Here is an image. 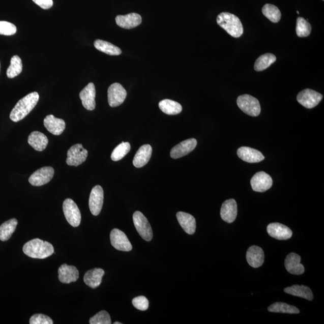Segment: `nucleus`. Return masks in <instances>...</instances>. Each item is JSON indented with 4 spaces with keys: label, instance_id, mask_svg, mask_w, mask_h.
<instances>
[{
    "label": "nucleus",
    "instance_id": "obj_18",
    "mask_svg": "<svg viewBox=\"0 0 324 324\" xmlns=\"http://www.w3.org/2000/svg\"><path fill=\"white\" fill-rule=\"evenodd\" d=\"M115 21L116 24L121 28L132 29L141 24L142 18L138 13H132L126 15L116 16Z\"/></svg>",
    "mask_w": 324,
    "mask_h": 324
},
{
    "label": "nucleus",
    "instance_id": "obj_22",
    "mask_svg": "<svg viewBox=\"0 0 324 324\" xmlns=\"http://www.w3.org/2000/svg\"><path fill=\"white\" fill-rule=\"evenodd\" d=\"M264 253L259 246L250 247L246 253V259L250 266L253 268H258L264 262Z\"/></svg>",
    "mask_w": 324,
    "mask_h": 324
},
{
    "label": "nucleus",
    "instance_id": "obj_9",
    "mask_svg": "<svg viewBox=\"0 0 324 324\" xmlns=\"http://www.w3.org/2000/svg\"><path fill=\"white\" fill-rule=\"evenodd\" d=\"M54 175V169L51 166H45L37 170L30 176L29 183L34 186H41L48 183Z\"/></svg>",
    "mask_w": 324,
    "mask_h": 324
},
{
    "label": "nucleus",
    "instance_id": "obj_5",
    "mask_svg": "<svg viewBox=\"0 0 324 324\" xmlns=\"http://www.w3.org/2000/svg\"><path fill=\"white\" fill-rule=\"evenodd\" d=\"M133 223L137 231L142 238L146 242L153 239V230L146 217L141 212L137 211L133 215Z\"/></svg>",
    "mask_w": 324,
    "mask_h": 324
},
{
    "label": "nucleus",
    "instance_id": "obj_31",
    "mask_svg": "<svg viewBox=\"0 0 324 324\" xmlns=\"http://www.w3.org/2000/svg\"><path fill=\"white\" fill-rule=\"evenodd\" d=\"M18 225V220L16 219H12L3 223L0 226V240L3 242L7 241L15 232L16 226Z\"/></svg>",
    "mask_w": 324,
    "mask_h": 324
},
{
    "label": "nucleus",
    "instance_id": "obj_29",
    "mask_svg": "<svg viewBox=\"0 0 324 324\" xmlns=\"http://www.w3.org/2000/svg\"><path fill=\"white\" fill-rule=\"evenodd\" d=\"M159 106L163 112L168 115H176L182 111V105L172 100H163L159 102Z\"/></svg>",
    "mask_w": 324,
    "mask_h": 324
},
{
    "label": "nucleus",
    "instance_id": "obj_17",
    "mask_svg": "<svg viewBox=\"0 0 324 324\" xmlns=\"http://www.w3.org/2000/svg\"><path fill=\"white\" fill-rule=\"evenodd\" d=\"M237 155L243 161L250 163H258L265 159V157L258 150L248 146L239 148L237 150Z\"/></svg>",
    "mask_w": 324,
    "mask_h": 324
},
{
    "label": "nucleus",
    "instance_id": "obj_28",
    "mask_svg": "<svg viewBox=\"0 0 324 324\" xmlns=\"http://www.w3.org/2000/svg\"><path fill=\"white\" fill-rule=\"evenodd\" d=\"M285 292L293 296L301 297L307 300L312 301L313 300V293L309 287L302 285H293L288 287L284 289Z\"/></svg>",
    "mask_w": 324,
    "mask_h": 324
},
{
    "label": "nucleus",
    "instance_id": "obj_3",
    "mask_svg": "<svg viewBox=\"0 0 324 324\" xmlns=\"http://www.w3.org/2000/svg\"><path fill=\"white\" fill-rule=\"evenodd\" d=\"M217 23L233 38H238L243 34V26L237 16L228 12H222L218 16Z\"/></svg>",
    "mask_w": 324,
    "mask_h": 324
},
{
    "label": "nucleus",
    "instance_id": "obj_12",
    "mask_svg": "<svg viewBox=\"0 0 324 324\" xmlns=\"http://www.w3.org/2000/svg\"><path fill=\"white\" fill-rule=\"evenodd\" d=\"M250 184L254 191L264 192L272 188L273 180L265 172H258L253 176Z\"/></svg>",
    "mask_w": 324,
    "mask_h": 324
},
{
    "label": "nucleus",
    "instance_id": "obj_45",
    "mask_svg": "<svg viewBox=\"0 0 324 324\" xmlns=\"http://www.w3.org/2000/svg\"><path fill=\"white\" fill-rule=\"evenodd\" d=\"M297 14H299V11H297Z\"/></svg>",
    "mask_w": 324,
    "mask_h": 324
},
{
    "label": "nucleus",
    "instance_id": "obj_6",
    "mask_svg": "<svg viewBox=\"0 0 324 324\" xmlns=\"http://www.w3.org/2000/svg\"><path fill=\"white\" fill-rule=\"evenodd\" d=\"M67 221L73 227L79 226L81 221V212L76 203L71 199H66L63 205Z\"/></svg>",
    "mask_w": 324,
    "mask_h": 324
},
{
    "label": "nucleus",
    "instance_id": "obj_33",
    "mask_svg": "<svg viewBox=\"0 0 324 324\" xmlns=\"http://www.w3.org/2000/svg\"><path fill=\"white\" fill-rule=\"evenodd\" d=\"M270 312L299 314L300 310L296 307L284 303H275L268 307Z\"/></svg>",
    "mask_w": 324,
    "mask_h": 324
},
{
    "label": "nucleus",
    "instance_id": "obj_19",
    "mask_svg": "<svg viewBox=\"0 0 324 324\" xmlns=\"http://www.w3.org/2000/svg\"><path fill=\"white\" fill-rule=\"evenodd\" d=\"M79 272L75 266L63 264L58 269V279L63 283L75 282L79 278Z\"/></svg>",
    "mask_w": 324,
    "mask_h": 324
},
{
    "label": "nucleus",
    "instance_id": "obj_43",
    "mask_svg": "<svg viewBox=\"0 0 324 324\" xmlns=\"http://www.w3.org/2000/svg\"><path fill=\"white\" fill-rule=\"evenodd\" d=\"M114 324H122V323H120L119 322H114Z\"/></svg>",
    "mask_w": 324,
    "mask_h": 324
},
{
    "label": "nucleus",
    "instance_id": "obj_26",
    "mask_svg": "<svg viewBox=\"0 0 324 324\" xmlns=\"http://www.w3.org/2000/svg\"><path fill=\"white\" fill-rule=\"evenodd\" d=\"M105 275V271L102 269H95L89 270L83 277V281L90 288H98L102 283V277Z\"/></svg>",
    "mask_w": 324,
    "mask_h": 324
},
{
    "label": "nucleus",
    "instance_id": "obj_38",
    "mask_svg": "<svg viewBox=\"0 0 324 324\" xmlns=\"http://www.w3.org/2000/svg\"><path fill=\"white\" fill-rule=\"evenodd\" d=\"M90 324H111V319L109 314L102 310L90 319Z\"/></svg>",
    "mask_w": 324,
    "mask_h": 324
},
{
    "label": "nucleus",
    "instance_id": "obj_4",
    "mask_svg": "<svg viewBox=\"0 0 324 324\" xmlns=\"http://www.w3.org/2000/svg\"><path fill=\"white\" fill-rule=\"evenodd\" d=\"M237 103L239 108L250 116H258L261 111L258 100L249 95L239 96Z\"/></svg>",
    "mask_w": 324,
    "mask_h": 324
},
{
    "label": "nucleus",
    "instance_id": "obj_11",
    "mask_svg": "<svg viewBox=\"0 0 324 324\" xmlns=\"http://www.w3.org/2000/svg\"><path fill=\"white\" fill-rule=\"evenodd\" d=\"M110 239L112 246L120 251L129 252L132 249L131 243L125 233L118 229L112 230L110 234Z\"/></svg>",
    "mask_w": 324,
    "mask_h": 324
},
{
    "label": "nucleus",
    "instance_id": "obj_25",
    "mask_svg": "<svg viewBox=\"0 0 324 324\" xmlns=\"http://www.w3.org/2000/svg\"><path fill=\"white\" fill-rule=\"evenodd\" d=\"M176 216L180 226L187 233L192 235L195 232L196 223L194 217L182 212L177 213Z\"/></svg>",
    "mask_w": 324,
    "mask_h": 324
},
{
    "label": "nucleus",
    "instance_id": "obj_23",
    "mask_svg": "<svg viewBox=\"0 0 324 324\" xmlns=\"http://www.w3.org/2000/svg\"><path fill=\"white\" fill-rule=\"evenodd\" d=\"M44 126L52 134L60 135L65 130L66 123L62 119L56 118L53 115H49L44 119Z\"/></svg>",
    "mask_w": 324,
    "mask_h": 324
},
{
    "label": "nucleus",
    "instance_id": "obj_39",
    "mask_svg": "<svg viewBox=\"0 0 324 324\" xmlns=\"http://www.w3.org/2000/svg\"><path fill=\"white\" fill-rule=\"evenodd\" d=\"M17 31L16 26L11 22L0 21V35L5 36L14 35Z\"/></svg>",
    "mask_w": 324,
    "mask_h": 324
},
{
    "label": "nucleus",
    "instance_id": "obj_8",
    "mask_svg": "<svg viewBox=\"0 0 324 324\" xmlns=\"http://www.w3.org/2000/svg\"><path fill=\"white\" fill-rule=\"evenodd\" d=\"M67 155V164L69 166H78L85 161L87 158L88 151L83 149L81 143H77L70 148Z\"/></svg>",
    "mask_w": 324,
    "mask_h": 324
},
{
    "label": "nucleus",
    "instance_id": "obj_35",
    "mask_svg": "<svg viewBox=\"0 0 324 324\" xmlns=\"http://www.w3.org/2000/svg\"><path fill=\"white\" fill-rule=\"evenodd\" d=\"M263 15L272 22H278L281 18V13L276 6L273 5L267 4L263 7Z\"/></svg>",
    "mask_w": 324,
    "mask_h": 324
},
{
    "label": "nucleus",
    "instance_id": "obj_30",
    "mask_svg": "<svg viewBox=\"0 0 324 324\" xmlns=\"http://www.w3.org/2000/svg\"><path fill=\"white\" fill-rule=\"evenodd\" d=\"M95 47L99 51L104 52L109 55H119L122 53V50L112 43L102 40H96L94 43Z\"/></svg>",
    "mask_w": 324,
    "mask_h": 324
},
{
    "label": "nucleus",
    "instance_id": "obj_14",
    "mask_svg": "<svg viewBox=\"0 0 324 324\" xmlns=\"http://www.w3.org/2000/svg\"><path fill=\"white\" fill-rule=\"evenodd\" d=\"M197 141L194 138L185 140L172 149L170 155L172 159H177L188 155L196 148Z\"/></svg>",
    "mask_w": 324,
    "mask_h": 324
},
{
    "label": "nucleus",
    "instance_id": "obj_32",
    "mask_svg": "<svg viewBox=\"0 0 324 324\" xmlns=\"http://www.w3.org/2000/svg\"><path fill=\"white\" fill-rule=\"evenodd\" d=\"M276 57L272 53H266L256 60L254 69L257 72L264 71L276 62Z\"/></svg>",
    "mask_w": 324,
    "mask_h": 324
},
{
    "label": "nucleus",
    "instance_id": "obj_37",
    "mask_svg": "<svg viewBox=\"0 0 324 324\" xmlns=\"http://www.w3.org/2000/svg\"><path fill=\"white\" fill-rule=\"evenodd\" d=\"M130 150V143L128 142H123L113 150L111 154V159L114 162L119 161L128 155Z\"/></svg>",
    "mask_w": 324,
    "mask_h": 324
},
{
    "label": "nucleus",
    "instance_id": "obj_40",
    "mask_svg": "<svg viewBox=\"0 0 324 324\" xmlns=\"http://www.w3.org/2000/svg\"><path fill=\"white\" fill-rule=\"evenodd\" d=\"M132 305L136 309L141 310V311H145L149 309V302L145 297L139 296L133 299Z\"/></svg>",
    "mask_w": 324,
    "mask_h": 324
},
{
    "label": "nucleus",
    "instance_id": "obj_24",
    "mask_svg": "<svg viewBox=\"0 0 324 324\" xmlns=\"http://www.w3.org/2000/svg\"><path fill=\"white\" fill-rule=\"evenodd\" d=\"M152 146L149 144L143 145L137 152L133 160V164L136 168H142L148 164L152 155Z\"/></svg>",
    "mask_w": 324,
    "mask_h": 324
},
{
    "label": "nucleus",
    "instance_id": "obj_27",
    "mask_svg": "<svg viewBox=\"0 0 324 324\" xmlns=\"http://www.w3.org/2000/svg\"><path fill=\"white\" fill-rule=\"evenodd\" d=\"M48 139L43 133L35 131L30 133L28 142L36 151L42 152L48 145Z\"/></svg>",
    "mask_w": 324,
    "mask_h": 324
},
{
    "label": "nucleus",
    "instance_id": "obj_15",
    "mask_svg": "<svg viewBox=\"0 0 324 324\" xmlns=\"http://www.w3.org/2000/svg\"><path fill=\"white\" fill-rule=\"evenodd\" d=\"M82 105L89 111H93L96 108V89L94 83H89L79 93Z\"/></svg>",
    "mask_w": 324,
    "mask_h": 324
},
{
    "label": "nucleus",
    "instance_id": "obj_20",
    "mask_svg": "<svg viewBox=\"0 0 324 324\" xmlns=\"http://www.w3.org/2000/svg\"><path fill=\"white\" fill-rule=\"evenodd\" d=\"M301 257L294 253H289L285 260V268L289 273L301 275L305 273V267L300 263Z\"/></svg>",
    "mask_w": 324,
    "mask_h": 324
},
{
    "label": "nucleus",
    "instance_id": "obj_16",
    "mask_svg": "<svg viewBox=\"0 0 324 324\" xmlns=\"http://www.w3.org/2000/svg\"><path fill=\"white\" fill-rule=\"evenodd\" d=\"M267 232L273 238L279 240H288L292 235L291 229L279 223H270L267 226Z\"/></svg>",
    "mask_w": 324,
    "mask_h": 324
},
{
    "label": "nucleus",
    "instance_id": "obj_44",
    "mask_svg": "<svg viewBox=\"0 0 324 324\" xmlns=\"http://www.w3.org/2000/svg\"><path fill=\"white\" fill-rule=\"evenodd\" d=\"M0 71H1V63H0Z\"/></svg>",
    "mask_w": 324,
    "mask_h": 324
},
{
    "label": "nucleus",
    "instance_id": "obj_2",
    "mask_svg": "<svg viewBox=\"0 0 324 324\" xmlns=\"http://www.w3.org/2000/svg\"><path fill=\"white\" fill-rule=\"evenodd\" d=\"M23 252L30 258L45 259L54 253V248L51 243L36 239L25 244Z\"/></svg>",
    "mask_w": 324,
    "mask_h": 324
},
{
    "label": "nucleus",
    "instance_id": "obj_7",
    "mask_svg": "<svg viewBox=\"0 0 324 324\" xmlns=\"http://www.w3.org/2000/svg\"><path fill=\"white\" fill-rule=\"evenodd\" d=\"M323 98L320 93L311 89H305L299 93L297 97V101L305 108L311 109L318 105Z\"/></svg>",
    "mask_w": 324,
    "mask_h": 324
},
{
    "label": "nucleus",
    "instance_id": "obj_1",
    "mask_svg": "<svg viewBox=\"0 0 324 324\" xmlns=\"http://www.w3.org/2000/svg\"><path fill=\"white\" fill-rule=\"evenodd\" d=\"M39 100L38 93H30L16 103L10 114V119L13 122H18L27 116L35 108Z\"/></svg>",
    "mask_w": 324,
    "mask_h": 324
},
{
    "label": "nucleus",
    "instance_id": "obj_41",
    "mask_svg": "<svg viewBox=\"0 0 324 324\" xmlns=\"http://www.w3.org/2000/svg\"><path fill=\"white\" fill-rule=\"evenodd\" d=\"M30 324H52V320L48 316L43 314H36L30 319Z\"/></svg>",
    "mask_w": 324,
    "mask_h": 324
},
{
    "label": "nucleus",
    "instance_id": "obj_21",
    "mask_svg": "<svg viewBox=\"0 0 324 324\" xmlns=\"http://www.w3.org/2000/svg\"><path fill=\"white\" fill-rule=\"evenodd\" d=\"M220 216L227 223H231L235 221L237 216V205L234 199L226 200L223 203Z\"/></svg>",
    "mask_w": 324,
    "mask_h": 324
},
{
    "label": "nucleus",
    "instance_id": "obj_10",
    "mask_svg": "<svg viewBox=\"0 0 324 324\" xmlns=\"http://www.w3.org/2000/svg\"><path fill=\"white\" fill-rule=\"evenodd\" d=\"M126 96V90L120 83H112L109 86L108 90V100L110 106L114 108L121 105L124 102Z\"/></svg>",
    "mask_w": 324,
    "mask_h": 324
},
{
    "label": "nucleus",
    "instance_id": "obj_42",
    "mask_svg": "<svg viewBox=\"0 0 324 324\" xmlns=\"http://www.w3.org/2000/svg\"><path fill=\"white\" fill-rule=\"evenodd\" d=\"M37 5L41 7L43 9H49L53 6L52 0H33Z\"/></svg>",
    "mask_w": 324,
    "mask_h": 324
},
{
    "label": "nucleus",
    "instance_id": "obj_34",
    "mask_svg": "<svg viewBox=\"0 0 324 324\" xmlns=\"http://www.w3.org/2000/svg\"><path fill=\"white\" fill-rule=\"evenodd\" d=\"M22 71V63L21 58L18 55H14L11 58V65L7 70L6 74L9 78H14L18 76Z\"/></svg>",
    "mask_w": 324,
    "mask_h": 324
},
{
    "label": "nucleus",
    "instance_id": "obj_36",
    "mask_svg": "<svg viewBox=\"0 0 324 324\" xmlns=\"http://www.w3.org/2000/svg\"><path fill=\"white\" fill-rule=\"evenodd\" d=\"M312 26L309 22L302 17L297 18L296 33L300 38L309 36L311 33Z\"/></svg>",
    "mask_w": 324,
    "mask_h": 324
},
{
    "label": "nucleus",
    "instance_id": "obj_13",
    "mask_svg": "<svg viewBox=\"0 0 324 324\" xmlns=\"http://www.w3.org/2000/svg\"><path fill=\"white\" fill-rule=\"evenodd\" d=\"M104 193L101 186L98 185L93 188L90 193L89 199V207L93 215L98 216L101 212Z\"/></svg>",
    "mask_w": 324,
    "mask_h": 324
}]
</instances>
